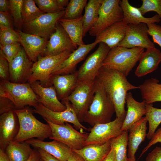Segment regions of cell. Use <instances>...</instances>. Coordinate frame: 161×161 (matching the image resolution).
I'll list each match as a JSON object with an SVG mask.
<instances>
[{
  "label": "cell",
  "instance_id": "6da1fadb",
  "mask_svg": "<svg viewBox=\"0 0 161 161\" xmlns=\"http://www.w3.org/2000/svg\"><path fill=\"white\" fill-rule=\"evenodd\" d=\"M96 78L100 82L114 103L116 118L124 119L125 108L128 92L139 89L131 84L126 77L118 71L102 67Z\"/></svg>",
  "mask_w": 161,
  "mask_h": 161
},
{
  "label": "cell",
  "instance_id": "7a4b0ae2",
  "mask_svg": "<svg viewBox=\"0 0 161 161\" xmlns=\"http://www.w3.org/2000/svg\"><path fill=\"white\" fill-rule=\"evenodd\" d=\"M115 109L110 97L100 82L94 80V95L83 122L93 127L100 123L111 122Z\"/></svg>",
  "mask_w": 161,
  "mask_h": 161
},
{
  "label": "cell",
  "instance_id": "3957f363",
  "mask_svg": "<svg viewBox=\"0 0 161 161\" xmlns=\"http://www.w3.org/2000/svg\"><path fill=\"white\" fill-rule=\"evenodd\" d=\"M14 111L18 119L19 128L13 140L22 142L35 137L43 140L51 137L49 125L37 119L33 114L32 110L24 108Z\"/></svg>",
  "mask_w": 161,
  "mask_h": 161
},
{
  "label": "cell",
  "instance_id": "277c9868",
  "mask_svg": "<svg viewBox=\"0 0 161 161\" xmlns=\"http://www.w3.org/2000/svg\"><path fill=\"white\" fill-rule=\"evenodd\" d=\"M144 49L141 47L128 48L117 46L110 50L102 67L117 70L126 77L139 61Z\"/></svg>",
  "mask_w": 161,
  "mask_h": 161
},
{
  "label": "cell",
  "instance_id": "5b68a950",
  "mask_svg": "<svg viewBox=\"0 0 161 161\" xmlns=\"http://www.w3.org/2000/svg\"><path fill=\"white\" fill-rule=\"evenodd\" d=\"M0 97L7 98L15 105L16 109H22L26 106L35 107L39 103L38 97L28 82L14 83L1 80Z\"/></svg>",
  "mask_w": 161,
  "mask_h": 161
},
{
  "label": "cell",
  "instance_id": "8992f818",
  "mask_svg": "<svg viewBox=\"0 0 161 161\" xmlns=\"http://www.w3.org/2000/svg\"><path fill=\"white\" fill-rule=\"evenodd\" d=\"M72 52L66 51L55 55L39 56L33 63L32 73L28 82L31 84L38 81L44 87L52 86L51 75L69 56Z\"/></svg>",
  "mask_w": 161,
  "mask_h": 161
},
{
  "label": "cell",
  "instance_id": "52a82bcc",
  "mask_svg": "<svg viewBox=\"0 0 161 161\" xmlns=\"http://www.w3.org/2000/svg\"><path fill=\"white\" fill-rule=\"evenodd\" d=\"M120 0H103L98 19L88 32L90 35L96 36L112 24L123 21L124 16Z\"/></svg>",
  "mask_w": 161,
  "mask_h": 161
},
{
  "label": "cell",
  "instance_id": "ba28073f",
  "mask_svg": "<svg viewBox=\"0 0 161 161\" xmlns=\"http://www.w3.org/2000/svg\"><path fill=\"white\" fill-rule=\"evenodd\" d=\"M94 95V80L79 81L73 91L66 99L71 103L81 123L92 102Z\"/></svg>",
  "mask_w": 161,
  "mask_h": 161
},
{
  "label": "cell",
  "instance_id": "9c48e42d",
  "mask_svg": "<svg viewBox=\"0 0 161 161\" xmlns=\"http://www.w3.org/2000/svg\"><path fill=\"white\" fill-rule=\"evenodd\" d=\"M61 103L66 107L65 110L61 112H55L47 108L42 104L39 103L32 110L33 112L37 113L46 119L56 125H64L66 123L73 124L77 129L84 133V130L88 129L82 125L78 120L76 113L71 103L67 99L62 100Z\"/></svg>",
  "mask_w": 161,
  "mask_h": 161
},
{
  "label": "cell",
  "instance_id": "30bf717a",
  "mask_svg": "<svg viewBox=\"0 0 161 161\" xmlns=\"http://www.w3.org/2000/svg\"><path fill=\"white\" fill-rule=\"evenodd\" d=\"M44 120L51 129L52 135L50 139L60 142L72 150L80 149L85 146L88 133L78 131L68 123H66L64 125H60Z\"/></svg>",
  "mask_w": 161,
  "mask_h": 161
},
{
  "label": "cell",
  "instance_id": "8fae6325",
  "mask_svg": "<svg viewBox=\"0 0 161 161\" xmlns=\"http://www.w3.org/2000/svg\"><path fill=\"white\" fill-rule=\"evenodd\" d=\"M65 13L64 10L53 13H44L30 22L24 23L21 30L24 33L47 40L55 31L59 20L63 17Z\"/></svg>",
  "mask_w": 161,
  "mask_h": 161
},
{
  "label": "cell",
  "instance_id": "7c38bea8",
  "mask_svg": "<svg viewBox=\"0 0 161 161\" xmlns=\"http://www.w3.org/2000/svg\"><path fill=\"white\" fill-rule=\"evenodd\" d=\"M99 44L96 50L88 57L76 71L79 81H93L96 78L103 62L111 49L104 43Z\"/></svg>",
  "mask_w": 161,
  "mask_h": 161
},
{
  "label": "cell",
  "instance_id": "4fadbf2b",
  "mask_svg": "<svg viewBox=\"0 0 161 161\" xmlns=\"http://www.w3.org/2000/svg\"><path fill=\"white\" fill-rule=\"evenodd\" d=\"M124 119L116 118L111 122L96 124L90 129L85 146L93 144H102L114 138L123 132L121 128Z\"/></svg>",
  "mask_w": 161,
  "mask_h": 161
},
{
  "label": "cell",
  "instance_id": "5bb4252c",
  "mask_svg": "<svg viewBox=\"0 0 161 161\" xmlns=\"http://www.w3.org/2000/svg\"><path fill=\"white\" fill-rule=\"evenodd\" d=\"M148 30L147 24L145 23L129 24L126 35L118 46L128 48L141 47L146 49L155 47L148 37Z\"/></svg>",
  "mask_w": 161,
  "mask_h": 161
},
{
  "label": "cell",
  "instance_id": "9a60e30c",
  "mask_svg": "<svg viewBox=\"0 0 161 161\" xmlns=\"http://www.w3.org/2000/svg\"><path fill=\"white\" fill-rule=\"evenodd\" d=\"M77 48L58 22L55 31L49 37L43 54L45 56L55 55L66 51L72 52Z\"/></svg>",
  "mask_w": 161,
  "mask_h": 161
},
{
  "label": "cell",
  "instance_id": "2e32d148",
  "mask_svg": "<svg viewBox=\"0 0 161 161\" xmlns=\"http://www.w3.org/2000/svg\"><path fill=\"white\" fill-rule=\"evenodd\" d=\"M33 62L21 48L13 59L9 63L10 81L17 83H27L31 74Z\"/></svg>",
  "mask_w": 161,
  "mask_h": 161
},
{
  "label": "cell",
  "instance_id": "e0dca14e",
  "mask_svg": "<svg viewBox=\"0 0 161 161\" xmlns=\"http://www.w3.org/2000/svg\"><path fill=\"white\" fill-rule=\"evenodd\" d=\"M98 44L95 41L89 44H84L78 46L72 52L51 75L52 76L56 75H63L75 72L77 65L83 60L88 53Z\"/></svg>",
  "mask_w": 161,
  "mask_h": 161
},
{
  "label": "cell",
  "instance_id": "ac0fdd59",
  "mask_svg": "<svg viewBox=\"0 0 161 161\" xmlns=\"http://www.w3.org/2000/svg\"><path fill=\"white\" fill-rule=\"evenodd\" d=\"M30 85L34 92L38 96L39 103L55 112H61L66 110V107L59 101L53 85L44 87L38 81L34 82Z\"/></svg>",
  "mask_w": 161,
  "mask_h": 161
},
{
  "label": "cell",
  "instance_id": "d6986e66",
  "mask_svg": "<svg viewBox=\"0 0 161 161\" xmlns=\"http://www.w3.org/2000/svg\"><path fill=\"white\" fill-rule=\"evenodd\" d=\"M16 31L20 37V43L29 58L34 63L40 55L43 54L48 40L40 36L28 34L21 30Z\"/></svg>",
  "mask_w": 161,
  "mask_h": 161
},
{
  "label": "cell",
  "instance_id": "ffe728a7",
  "mask_svg": "<svg viewBox=\"0 0 161 161\" xmlns=\"http://www.w3.org/2000/svg\"><path fill=\"white\" fill-rule=\"evenodd\" d=\"M16 117L14 110L0 115V147L4 151L18 133L19 128Z\"/></svg>",
  "mask_w": 161,
  "mask_h": 161
},
{
  "label": "cell",
  "instance_id": "44dd1931",
  "mask_svg": "<svg viewBox=\"0 0 161 161\" xmlns=\"http://www.w3.org/2000/svg\"><path fill=\"white\" fill-rule=\"evenodd\" d=\"M128 26L123 21L115 23L97 35L95 41L97 44L104 43L111 49L117 46L125 37Z\"/></svg>",
  "mask_w": 161,
  "mask_h": 161
},
{
  "label": "cell",
  "instance_id": "7402d4cb",
  "mask_svg": "<svg viewBox=\"0 0 161 161\" xmlns=\"http://www.w3.org/2000/svg\"><path fill=\"white\" fill-rule=\"evenodd\" d=\"M147 122L146 117H143L129 130L127 156L129 160H136L135 154L139 146L147 137Z\"/></svg>",
  "mask_w": 161,
  "mask_h": 161
},
{
  "label": "cell",
  "instance_id": "603a6c76",
  "mask_svg": "<svg viewBox=\"0 0 161 161\" xmlns=\"http://www.w3.org/2000/svg\"><path fill=\"white\" fill-rule=\"evenodd\" d=\"M127 110L123 121L121 130H129L136 122L140 120L146 113V103L143 100L139 102L133 98L132 93L127 94L126 97Z\"/></svg>",
  "mask_w": 161,
  "mask_h": 161
},
{
  "label": "cell",
  "instance_id": "cb8c5ba5",
  "mask_svg": "<svg viewBox=\"0 0 161 161\" xmlns=\"http://www.w3.org/2000/svg\"><path fill=\"white\" fill-rule=\"evenodd\" d=\"M25 141L34 147L44 150L60 161H67L72 152V150L66 145L54 140L46 142L33 138Z\"/></svg>",
  "mask_w": 161,
  "mask_h": 161
},
{
  "label": "cell",
  "instance_id": "d4e9b609",
  "mask_svg": "<svg viewBox=\"0 0 161 161\" xmlns=\"http://www.w3.org/2000/svg\"><path fill=\"white\" fill-rule=\"evenodd\" d=\"M51 79L58 99L62 100L69 96L78 82L76 71L71 74L53 75Z\"/></svg>",
  "mask_w": 161,
  "mask_h": 161
},
{
  "label": "cell",
  "instance_id": "484cf974",
  "mask_svg": "<svg viewBox=\"0 0 161 161\" xmlns=\"http://www.w3.org/2000/svg\"><path fill=\"white\" fill-rule=\"evenodd\" d=\"M135 72V75L141 77L155 70L161 62V52L154 47L146 49L142 54Z\"/></svg>",
  "mask_w": 161,
  "mask_h": 161
},
{
  "label": "cell",
  "instance_id": "4316f807",
  "mask_svg": "<svg viewBox=\"0 0 161 161\" xmlns=\"http://www.w3.org/2000/svg\"><path fill=\"white\" fill-rule=\"evenodd\" d=\"M120 4L123 14V21L128 24L144 23L147 24L159 23L161 21V19L157 14L150 18L144 17L138 8L132 6L128 0H120Z\"/></svg>",
  "mask_w": 161,
  "mask_h": 161
},
{
  "label": "cell",
  "instance_id": "83f0119b",
  "mask_svg": "<svg viewBox=\"0 0 161 161\" xmlns=\"http://www.w3.org/2000/svg\"><path fill=\"white\" fill-rule=\"evenodd\" d=\"M111 140L102 144H91L80 149L72 150L85 161H102L111 149Z\"/></svg>",
  "mask_w": 161,
  "mask_h": 161
},
{
  "label": "cell",
  "instance_id": "f1b7e54d",
  "mask_svg": "<svg viewBox=\"0 0 161 161\" xmlns=\"http://www.w3.org/2000/svg\"><path fill=\"white\" fill-rule=\"evenodd\" d=\"M72 41L77 46L85 44L83 41L84 29L83 16L75 19L61 18L58 21Z\"/></svg>",
  "mask_w": 161,
  "mask_h": 161
},
{
  "label": "cell",
  "instance_id": "f546056e",
  "mask_svg": "<svg viewBox=\"0 0 161 161\" xmlns=\"http://www.w3.org/2000/svg\"><path fill=\"white\" fill-rule=\"evenodd\" d=\"M25 141L20 142L12 140L5 149V153L9 161H27L34 150Z\"/></svg>",
  "mask_w": 161,
  "mask_h": 161
},
{
  "label": "cell",
  "instance_id": "4dcf8cb0",
  "mask_svg": "<svg viewBox=\"0 0 161 161\" xmlns=\"http://www.w3.org/2000/svg\"><path fill=\"white\" fill-rule=\"evenodd\" d=\"M156 78L146 80L138 86L142 97L146 104L161 101V83Z\"/></svg>",
  "mask_w": 161,
  "mask_h": 161
},
{
  "label": "cell",
  "instance_id": "1f68e13d",
  "mask_svg": "<svg viewBox=\"0 0 161 161\" xmlns=\"http://www.w3.org/2000/svg\"><path fill=\"white\" fill-rule=\"evenodd\" d=\"M103 0H89L85 7L83 16V37L97 22Z\"/></svg>",
  "mask_w": 161,
  "mask_h": 161
},
{
  "label": "cell",
  "instance_id": "d6a6232c",
  "mask_svg": "<svg viewBox=\"0 0 161 161\" xmlns=\"http://www.w3.org/2000/svg\"><path fill=\"white\" fill-rule=\"evenodd\" d=\"M128 131L125 130L117 137L111 140V148L114 151L115 161H127V147Z\"/></svg>",
  "mask_w": 161,
  "mask_h": 161
},
{
  "label": "cell",
  "instance_id": "836d02e7",
  "mask_svg": "<svg viewBox=\"0 0 161 161\" xmlns=\"http://www.w3.org/2000/svg\"><path fill=\"white\" fill-rule=\"evenodd\" d=\"M153 104H146L145 116L149 123V129L147 137L150 140L161 123V109L153 106Z\"/></svg>",
  "mask_w": 161,
  "mask_h": 161
},
{
  "label": "cell",
  "instance_id": "e575fe53",
  "mask_svg": "<svg viewBox=\"0 0 161 161\" xmlns=\"http://www.w3.org/2000/svg\"><path fill=\"white\" fill-rule=\"evenodd\" d=\"M44 13L37 7L34 0H23L21 14L24 24L30 22Z\"/></svg>",
  "mask_w": 161,
  "mask_h": 161
},
{
  "label": "cell",
  "instance_id": "d590c367",
  "mask_svg": "<svg viewBox=\"0 0 161 161\" xmlns=\"http://www.w3.org/2000/svg\"><path fill=\"white\" fill-rule=\"evenodd\" d=\"M87 0H71L66 8L65 14L62 18L67 19L79 18L83 16L82 12L87 3Z\"/></svg>",
  "mask_w": 161,
  "mask_h": 161
},
{
  "label": "cell",
  "instance_id": "8d00e7d4",
  "mask_svg": "<svg viewBox=\"0 0 161 161\" xmlns=\"http://www.w3.org/2000/svg\"><path fill=\"white\" fill-rule=\"evenodd\" d=\"M10 11L13 18L14 25L17 30H21L24 24L22 14V6L23 0H10Z\"/></svg>",
  "mask_w": 161,
  "mask_h": 161
},
{
  "label": "cell",
  "instance_id": "74e56055",
  "mask_svg": "<svg viewBox=\"0 0 161 161\" xmlns=\"http://www.w3.org/2000/svg\"><path fill=\"white\" fill-rule=\"evenodd\" d=\"M20 40L18 33L13 29H0V45L4 46L16 42H20Z\"/></svg>",
  "mask_w": 161,
  "mask_h": 161
},
{
  "label": "cell",
  "instance_id": "f35d334b",
  "mask_svg": "<svg viewBox=\"0 0 161 161\" xmlns=\"http://www.w3.org/2000/svg\"><path fill=\"white\" fill-rule=\"evenodd\" d=\"M20 42H16L5 45H0V54L10 62L21 49Z\"/></svg>",
  "mask_w": 161,
  "mask_h": 161
},
{
  "label": "cell",
  "instance_id": "ab89813d",
  "mask_svg": "<svg viewBox=\"0 0 161 161\" xmlns=\"http://www.w3.org/2000/svg\"><path fill=\"white\" fill-rule=\"evenodd\" d=\"M141 6L138 9L144 15L149 11H154L157 13L161 19V0H142Z\"/></svg>",
  "mask_w": 161,
  "mask_h": 161
},
{
  "label": "cell",
  "instance_id": "60d3db41",
  "mask_svg": "<svg viewBox=\"0 0 161 161\" xmlns=\"http://www.w3.org/2000/svg\"><path fill=\"white\" fill-rule=\"evenodd\" d=\"M37 7L46 13H53L63 10L60 8L56 0H34Z\"/></svg>",
  "mask_w": 161,
  "mask_h": 161
},
{
  "label": "cell",
  "instance_id": "b9f144b4",
  "mask_svg": "<svg viewBox=\"0 0 161 161\" xmlns=\"http://www.w3.org/2000/svg\"><path fill=\"white\" fill-rule=\"evenodd\" d=\"M147 26L148 34L152 37L153 42L161 47V26L155 23L147 24Z\"/></svg>",
  "mask_w": 161,
  "mask_h": 161
},
{
  "label": "cell",
  "instance_id": "7bdbcfd3",
  "mask_svg": "<svg viewBox=\"0 0 161 161\" xmlns=\"http://www.w3.org/2000/svg\"><path fill=\"white\" fill-rule=\"evenodd\" d=\"M0 78L1 80L10 81L9 62L0 54Z\"/></svg>",
  "mask_w": 161,
  "mask_h": 161
},
{
  "label": "cell",
  "instance_id": "ee69618b",
  "mask_svg": "<svg viewBox=\"0 0 161 161\" xmlns=\"http://www.w3.org/2000/svg\"><path fill=\"white\" fill-rule=\"evenodd\" d=\"M15 109V106L11 100L7 98L0 97V115Z\"/></svg>",
  "mask_w": 161,
  "mask_h": 161
},
{
  "label": "cell",
  "instance_id": "f6af8a7d",
  "mask_svg": "<svg viewBox=\"0 0 161 161\" xmlns=\"http://www.w3.org/2000/svg\"><path fill=\"white\" fill-rule=\"evenodd\" d=\"M159 142H161V127L158 129L155 132L148 144L143 149L139 158H140L152 146Z\"/></svg>",
  "mask_w": 161,
  "mask_h": 161
},
{
  "label": "cell",
  "instance_id": "bcb514c9",
  "mask_svg": "<svg viewBox=\"0 0 161 161\" xmlns=\"http://www.w3.org/2000/svg\"><path fill=\"white\" fill-rule=\"evenodd\" d=\"M13 29V23L9 12H0V29Z\"/></svg>",
  "mask_w": 161,
  "mask_h": 161
},
{
  "label": "cell",
  "instance_id": "7dc6e473",
  "mask_svg": "<svg viewBox=\"0 0 161 161\" xmlns=\"http://www.w3.org/2000/svg\"><path fill=\"white\" fill-rule=\"evenodd\" d=\"M145 161H161V147H156L148 153Z\"/></svg>",
  "mask_w": 161,
  "mask_h": 161
},
{
  "label": "cell",
  "instance_id": "c3c4849f",
  "mask_svg": "<svg viewBox=\"0 0 161 161\" xmlns=\"http://www.w3.org/2000/svg\"><path fill=\"white\" fill-rule=\"evenodd\" d=\"M37 148L40 155L41 158L44 161H60L44 150L39 148Z\"/></svg>",
  "mask_w": 161,
  "mask_h": 161
},
{
  "label": "cell",
  "instance_id": "681fc988",
  "mask_svg": "<svg viewBox=\"0 0 161 161\" xmlns=\"http://www.w3.org/2000/svg\"><path fill=\"white\" fill-rule=\"evenodd\" d=\"M10 8V0H0V12H9Z\"/></svg>",
  "mask_w": 161,
  "mask_h": 161
},
{
  "label": "cell",
  "instance_id": "f907efd6",
  "mask_svg": "<svg viewBox=\"0 0 161 161\" xmlns=\"http://www.w3.org/2000/svg\"><path fill=\"white\" fill-rule=\"evenodd\" d=\"M67 161H85L78 154L72 151Z\"/></svg>",
  "mask_w": 161,
  "mask_h": 161
},
{
  "label": "cell",
  "instance_id": "816d5d0a",
  "mask_svg": "<svg viewBox=\"0 0 161 161\" xmlns=\"http://www.w3.org/2000/svg\"><path fill=\"white\" fill-rule=\"evenodd\" d=\"M41 157L38 152L34 150L30 157L27 161H39Z\"/></svg>",
  "mask_w": 161,
  "mask_h": 161
},
{
  "label": "cell",
  "instance_id": "f5cc1de1",
  "mask_svg": "<svg viewBox=\"0 0 161 161\" xmlns=\"http://www.w3.org/2000/svg\"><path fill=\"white\" fill-rule=\"evenodd\" d=\"M56 1L62 10H65L69 1V0H56Z\"/></svg>",
  "mask_w": 161,
  "mask_h": 161
},
{
  "label": "cell",
  "instance_id": "db71d44e",
  "mask_svg": "<svg viewBox=\"0 0 161 161\" xmlns=\"http://www.w3.org/2000/svg\"><path fill=\"white\" fill-rule=\"evenodd\" d=\"M102 161H115L114 152L112 149L111 148L108 154Z\"/></svg>",
  "mask_w": 161,
  "mask_h": 161
},
{
  "label": "cell",
  "instance_id": "11a10c76",
  "mask_svg": "<svg viewBox=\"0 0 161 161\" xmlns=\"http://www.w3.org/2000/svg\"><path fill=\"white\" fill-rule=\"evenodd\" d=\"M0 161H9L4 150L0 148Z\"/></svg>",
  "mask_w": 161,
  "mask_h": 161
},
{
  "label": "cell",
  "instance_id": "9f6ffc18",
  "mask_svg": "<svg viewBox=\"0 0 161 161\" xmlns=\"http://www.w3.org/2000/svg\"><path fill=\"white\" fill-rule=\"evenodd\" d=\"M136 161V160H130L128 158V161Z\"/></svg>",
  "mask_w": 161,
  "mask_h": 161
},
{
  "label": "cell",
  "instance_id": "6f0895ef",
  "mask_svg": "<svg viewBox=\"0 0 161 161\" xmlns=\"http://www.w3.org/2000/svg\"><path fill=\"white\" fill-rule=\"evenodd\" d=\"M39 161H44L41 158Z\"/></svg>",
  "mask_w": 161,
  "mask_h": 161
}]
</instances>
